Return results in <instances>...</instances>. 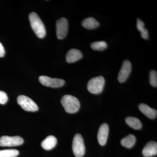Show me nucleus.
Wrapping results in <instances>:
<instances>
[{
    "label": "nucleus",
    "mask_w": 157,
    "mask_h": 157,
    "mask_svg": "<svg viewBox=\"0 0 157 157\" xmlns=\"http://www.w3.org/2000/svg\"><path fill=\"white\" fill-rule=\"evenodd\" d=\"M82 25L84 28L93 29L98 27L100 23L94 17H89L83 20L82 22Z\"/></svg>",
    "instance_id": "obj_15"
},
{
    "label": "nucleus",
    "mask_w": 157,
    "mask_h": 157,
    "mask_svg": "<svg viewBox=\"0 0 157 157\" xmlns=\"http://www.w3.org/2000/svg\"><path fill=\"white\" fill-rule=\"evenodd\" d=\"M105 79L103 76H99L91 78L88 82L87 89L93 94H99L103 91L105 85Z\"/></svg>",
    "instance_id": "obj_3"
},
{
    "label": "nucleus",
    "mask_w": 157,
    "mask_h": 157,
    "mask_svg": "<svg viewBox=\"0 0 157 157\" xmlns=\"http://www.w3.org/2000/svg\"><path fill=\"white\" fill-rule=\"evenodd\" d=\"M23 143V139L18 136H3L0 137V146L2 147L19 146Z\"/></svg>",
    "instance_id": "obj_6"
},
{
    "label": "nucleus",
    "mask_w": 157,
    "mask_h": 157,
    "mask_svg": "<svg viewBox=\"0 0 157 157\" xmlns=\"http://www.w3.org/2000/svg\"><path fill=\"white\" fill-rule=\"evenodd\" d=\"M132 68V64L129 60H126L123 62L118 76L119 82H124L127 80L131 73Z\"/></svg>",
    "instance_id": "obj_9"
},
{
    "label": "nucleus",
    "mask_w": 157,
    "mask_h": 157,
    "mask_svg": "<svg viewBox=\"0 0 157 157\" xmlns=\"http://www.w3.org/2000/svg\"><path fill=\"white\" fill-rule=\"evenodd\" d=\"M8 101V97L5 92L0 91V104H5Z\"/></svg>",
    "instance_id": "obj_22"
},
{
    "label": "nucleus",
    "mask_w": 157,
    "mask_h": 157,
    "mask_svg": "<svg viewBox=\"0 0 157 157\" xmlns=\"http://www.w3.org/2000/svg\"><path fill=\"white\" fill-rule=\"evenodd\" d=\"M150 83L152 86L157 87V73L155 70H151L150 73Z\"/></svg>",
    "instance_id": "obj_21"
},
{
    "label": "nucleus",
    "mask_w": 157,
    "mask_h": 157,
    "mask_svg": "<svg viewBox=\"0 0 157 157\" xmlns=\"http://www.w3.org/2000/svg\"><path fill=\"white\" fill-rule=\"evenodd\" d=\"M5 54V50L2 44L0 42V57H3Z\"/></svg>",
    "instance_id": "obj_23"
},
{
    "label": "nucleus",
    "mask_w": 157,
    "mask_h": 157,
    "mask_svg": "<svg viewBox=\"0 0 157 157\" xmlns=\"http://www.w3.org/2000/svg\"><path fill=\"white\" fill-rule=\"evenodd\" d=\"M142 154L145 157H151L157 154V143L154 141L148 142L142 150Z\"/></svg>",
    "instance_id": "obj_11"
},
{
    "label": "nucleus",
    "mask_w": 157,
    "mask_h": 157,
    "mask_svg": "<svg viewBox=\"0 0 157 157\" xmlns=\"http://www.w3.org/2000/svg\"><path fill=\"white\" fill-rule=\"evenodd\" d=\"M137 28L140 33V36L144 39H147L149 38L148 31L144 28V23L141 20L137 18Z\"/></svg>",
    "instance_id": "obj_18"
},
{
    "label": "nucleus",
    "mask_w": 157,
    "mask_h": 157,
    "mask_svg": "<svg viewBox=\"0 0 157 157\" xmlns=\"http://www.w3.org/2000/svg\"><path fill=\"white\" fill-rule=\"evenodd\" d=\"M56 36L58 39H63L65 38L67 34L68 22L67 19L62 17L56 21Z\"/></svg>",
    "instance_id": "obj_8"
},
{
    "label": "nucleus",
    "mask_w": 157,
    "mask_h": 157,
    "mask_svg": "<svg viewBox=\"0 0 157 157\" xmlns=\"http://www.w3.org/2000/svg\"><path fill=\"white\" fill-rule=\"evenodd\" d=\"M17 102L21 108L25 111L35 112L39 109L36 104L27 96H18L17 98Z\"/></svg>",
    "instance_id": "obj_5"
},
{
    "label": "nucleus",
    "mask_w": 157,
    "mask_h": 157,
    "mask_svg": "<svg viewBox=\"0 0 157 157\" xmlns=\"http://www.w3.org/2000/svg\"><path fill=\"white\" fill-rule=\"evenodd\" d=\"M19 151L16 149L0 150V157H16L19 155Z\"/></svg>",
    "instance_id": "obj_19"
},
{
    "label": "nucleus",
    "mask_w": 157,
    "mask_h": 157,
    "mask_svg": "<svg viewBox=\"0 0 157 157\" xmlns=\"http://www.w3.org/2000/svg\"><path fill=\"white\" fill-rule=\"evenodd\" d=\"M90 46L93 50L101 51L107 48V44L104 41H98L93 42L91 44Z\"/></svg>",
    "instance_id": "obj_20"
},
{
    "label": "nucleus",
    "mask_w": 157,
    "mask_h": 157,
    "mask_svg": "<svg viewBox=\"0 0 157 157\" xmlns=\"http://www.w3.org/2000/svg\"><path fill=\"white\" fill-rule=\"evenodd\" d=\"M61 103L66 112L68 113H75L80 108V103L78 99L70 95L64 96L62 98Z\"/></svg>",
    "instance_id": "obj_2"
},
{
    "label": "nucleus",
    "mask_w": 157,
    "mask_h": 157,
    "mask_svg": "<svg viewBox=\"0 0 157 157\" xmlns=\"http://www.w3.org/2000/svg\"><path fill=\"white\" fill-rule=\"evenodd\" d=\"M57 142V140L56 137L52 135H50L46 137L45 140L42 141L41 146L44 149L50 150L56 146Z\"/></svg>",
    "instance_id": "obj_14"
},
{
    "label": "nucleus",
    "mask_w": 157,
    "mask_h": 157,
    "mask_svg": "<svg viewBox=\"0 0 157 157\" xmlns=\"http://www.w3.org/2000/svg\"><path fill=\"white\" fill-rule=\"evenodd\" d=\"M109 132V126L107 124H102L99 128L98 139V142L102 146H104L107 143Z\"/></svg>",
    "instance_id": "obj_10"
},
{
    "label": "nucleus",
    "mask_w": 157,
    "mask_h": 157,
    "mask_svg": "<svg viewBox=\"0 0 157 157\" xmlns=\"http://www.w3.org/2000/svg\"><path fill=\"white\" fill-rule=\"evenodd\" d=\"M136 141V138L135 135L130 134L123 138L121 140V143L122 146L130 148L135 145Z\"/></svg>",
    "instance_id": "obj_16"
},
{
    "label": "nucleus",
    "mask_w": 157,
    "mask_h": 157,
    "mask_svg": "<svg viewBox=\"0 0 157 157\" xmlns=\"http://www.w3.org/2000/svg\"><path fill=\"white\" fill-rule=\"evenodd\" d=\"M31 27L39 38H44L46 35L45 25L39 15L35 12H31L29 15Z\"/></svg>",
    "instance_id": "obj_1"
},
{
    "label": "nucleus",
    "mask_w": 157,
    "mask_h": 157,
    "mask_svg": "<svg viewBox=\"0 0 157 157\" xmlns=\"http://www.w3.org/2000/svg\"><path fill=\"white\" fill-rule=\"evenodd\" d=\"M140 111L144 114L147 117L149 118L154 119L156 117L157 115V110L149 107L146 104H141L138 107Z\"/></svg>",
    "instance_id": "obj_13"
},
{
    "label": "nucleus",
    "mask_w": 157,
    "mask_h": 157,
    "mask_svg": "<svg viewBox=\"0 0 157 157\" xmlns=\"http://www.w3.org/2000/svg\"><path fill=\"white\" fill-rule=\"evenodd\" d=\"M73 153L76 157H82L85 153L86 148L84 140L80 134H77L74 136L73 141Z\"/></svg>",
    "instance_id": "obj_4"
},
{
    "label": "nucleus",
    "mask_w": 157,
    "mask_h": 157,
    "mask_svg": "<svg viewBox=\"0 0 157 157\" xmlns=\"http://www.w3.org/2000/svg\"><path fill=\"white\" fill-rule=\"evenodd\" d=\"M125 121L129 126L135 130H139L142 128V123L137 117H129L126 118Z\"/></svg>",
    "instance_id": "obj_17"
},
{
    "label": "nucleus",
    "mask_w": 157,
    "mask_h": 157,
    "mask_svg": "<svg viewBox=\"0 0 157 157\" xmlns=\"http://www.w3.org/2000/svg\"><path fill=\"white\" fill-rule=\"evenodd\" d=\"M39 81L42 85L45 86L53 88L61 87L65 83L63 79L52 78L45 76H39Z\"/></svg>",
    "instance_id": "obj_7"
},
{
    "label": "nucleus",
    "mask_w": 157,
    "mask_h": 157,
    "mask_svg": "<svg viewBox=\"0 0 157 157\" xmlns=\"http://www.w3.org/2000/svg\"><path fill=\"white\" fill-rule=\"evenodd\" d=\"M81 52L78 49H73L69 50L66 55V61L68 63H73L78 61L82 58Z\"/></svg>",
    "instance_id": "obj_12"
}]
</instances>
